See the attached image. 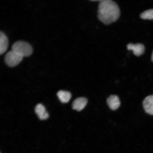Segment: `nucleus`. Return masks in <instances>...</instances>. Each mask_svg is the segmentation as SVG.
<instances>
[{"label": "nucleus", "instance_id": "obj_7", "mask_svg": "<svg viewBox=\"0 0 153 153\" xmlns=\"http://www.w3.org/2000/svg\"><path fill=\"white\" fill-rule=\"evenodd\" d=\"M107 102L109 107L112 110H117L120 105L119 97L115 95L110 96L107 99Z\"/></svg>", "mask_w": 153, "mask_h": 153}, {"label": "nucleus", "instance_id": "obj_4", "mask_svg": "<svg viewBox=\"0 0 153 153\" xmlns=\"http://www.w3.org/2000/svg\"><path fill=\"white\" fill-rule=\"evenodd\" d=\"M128 50L132 51L134 54L138 56L142 55L145 51V47L142 44L129 43L127 45Z\"/></svg>", "mask_w": 153, "mask_h": 153}, {"label": "nucleus", "instance_id": "obj_12", "mask_svg": "<svg viewBox=\"0 0 153 153\" xmlns=\"http://www.w3.org/2000/svg\"><path fill=\"white\" fill-rule=\"evenodd\" d=\"M152 62H153V51L152 53Z\"/></svg>", "mask_w": 153, "mask_h": 153}, {"label": "nucleus", "instance_id": "obj_2", "mask_svg": "<svg viewBox=\"0 0 153 153\" xmlns=\"http://www.w3.org/2000/svg\"><path fill=\"white\" fill-rule=\"evenodd\" d=\"M12 50L23 57L28 56L32 54L33 49L29 43L24 41H18L13 44Z\"/></svg>", "mask_w": 153, "mask_h": 153}, {"label": "nucleus", "instance_id": "obj_10", "mask_svg": "<svg viewBox=\"0 0 153 153\" xmlns=\"http://www.w3.org/2000/svg\"><path fill=\"white\" fill-rule=\"evenodd\" d=\"M57 96L59 100L63 103H68L71 97V94L69 92L60 91L57 93Z\"/></svg>", "mask_w": 153, "mask_h": 153}, {"label": "nucleus", "instance_id": "obj_1", "mask_svg": "<svg viewBox=\"0 0 153 153\" xmlns=\"http://www.w3.org/2000/svg\"><path fill=\"white\" fill-rule=\"evenodd\" d=\"M120 11L119 7L114 1L110 0H102L99 3L98 18L105 25L115 22L119 18Z\"/></svg>", "mask_w": 153, "mask_h": 153}, {"label": "nucleus", "instance_id": "obj_11", "mask_svg": "<svg viewBox=\"0 0 153 153\" xmlns=\"http://www.w3.org/2000/svg\"><path fill=\"white\" fill-rule=\"evenodd\" d=\"M141 19L144 20H153V9L148 10L144 11L140 15Z\"/></svg>", "mask_w": 153, "mask_h": 153}, {"label": "nucleus", "instance_id": "obj_5", "mask_svg": "<svg viewBox=\"0 0 153 153\" xmlns=\"http://www.w3.org/2000/svg\"><path fill=\"white\" fill-rule=\"evenodd\" d=\"M143 104L145 112L153 115V95L147 97L143 100Z\"/></svg>", "mask_w": 153, "mask_h": 153}, {"label": "nucleus", "instance_id": "obj_13", "mask_svg": "<svg viewBox=\"0 0 153 153\" xmlns=\"http://www.w3.org/2000/svg\"></svg>", "mask_w": 153, "mask_h": 153}, {"label": "nucleus", "instance_id": "obj_9", "mask_svg": "<svg viewBox=\"0 0 153 153\" xmlns=\"http://www.w3.org/2000/svg\"><path fill=\"white\" fill-rule=\"evenodd\" d=\"M8 39L6 35L3 32H0V53H5L8 47Z\"/></svg>", "mask_w": 153, "mask_h": 153}, {"label": "nucleus", "instance_id": "obj_3", "mask_svg": "<svg viewBox=\"0 0 153 153\" xmlns=\"http://www.w3.org/2000/svg\"><path fill=\"white\" fill-rule=\"evenodd\" d=\"M23 57L11 50L5 55L4 60L6 64L9 67L17 65L22 60Z\"/></svg>", "mask_w": 153, "mask_h": 153}, {"label": "nucleus", "instance_id": "obj_6", "mask_svg": "<svg viewBox=\"0 0 153 153\" xmlns=\"http://www.w3.org/2000/svg\"><path fill=\"white\" fill-rule=\"evenodd\" d=\"M87 102V99L85 97H79L75 99L73 102L72 108L74 110L80 111L85 108Z\"/></svg>", "mask_w": 153, "mask_h": 153}, {"label": "nucleus", "instance_id": "obj_8", "mask_svg": "<svg viewBox=\"0 0 153 153\" xmlns=\"http://www.w3.org/2000/svg\"><path fill=\"white\" fill-rule=\"evenodd\" d=\"M35 111L38 117L41 120H47L49 117L48 113L42 104H39L37 105L35 107Z\"/></svg>", "mask_w": 153, "mask_h": 153}]
</instances>
